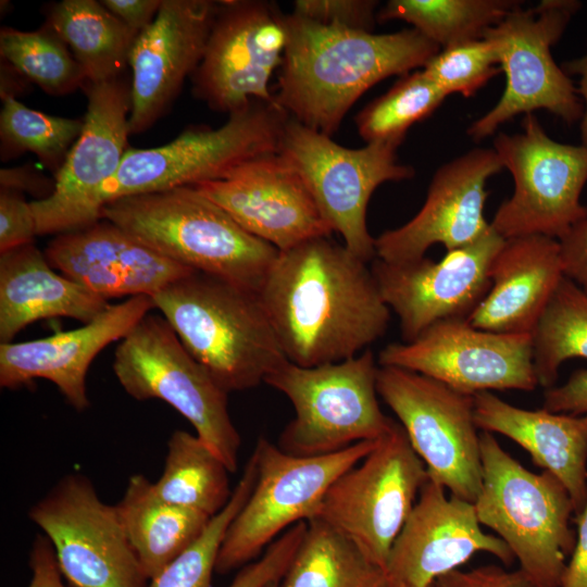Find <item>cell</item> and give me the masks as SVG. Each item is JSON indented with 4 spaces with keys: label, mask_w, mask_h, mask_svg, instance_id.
Returning a JSON list of instances; mask_svg holds the SVG:
<instances>
[{
    "label": "cell",
    "mask_w": 587,
    "mask_h": 587,
    "mask_svg": "<svg viewBox=\"0 0 587 587\" xmlns=\"http://www.w3.org/2000/svg\"><path fill=\"white\" fill-rule=\"evenodd\" d=\"M258 294L284 353L300 366L358 355L390 321L367 263L328 237L279 251Z\"/></svg>",
    "instance_id": "6da1fadb"
},
{
    "label": "cell",
    "mask_w": 587,
    "mask_h": 587,
    "mask_svg": "<svg viewBox=\"0 0 587 587\" xmlns=\"http://www.w3.org/2000/svg\"><path fill=\"white\" fill-rule=\"evenodd\" d=\"M284 21L287 46L275 100L290 117L330 137L367 89L424 67L440 50L413 27L373 34L326 26L292 12Z\"/></svg>",
    "instance_id": "7a4b0ae2"
},
{
    "label": "cell",
    "mask_w": 587,
    "mask_h": 587,
    "mask_svg": "<svg viewBox=\"0 0 587 587\" xmlns=\"http://www.w3.org/2000/svg\"><path fill=\"white\" fill-rule=\"evenodd\" d=\"M151 299L190 354L227 394L264 383L289 361L255 290L193 271Z\"/></svg>",
    "instance_id": "3957f363"
},
{
    "label": "cell",
    "mask_w": 587,
    "mask_h": 587,
    "mask_svg": "<svg viewBox=\"0 0 587 587\" xmlns=\"http://www.w3.org/2000/svg\"><path fill=\"white\" fill-rule=\"evenodd\" d=\"M101 218L177 263L255 291L279 253L193 186L112 200Z\"/></svg>",
    "instance_id": "277c9868"
},
{
    "label": "cell",
    "mask_w": 587,
    "mask_h": 587,
    "mask_svg": "<svg viewBox=\"0 0 587 587\" xmlns=\"http://www.w3.org/2000/svg\"><path fill=\"white\" fill-rule=\"evenodd\" d=\"M288 116L278 104L252 100L217 128L192 127L160 147L128 148L115 175L77 216L74 230L99 221L101 208L112 200L222 179L248 161L277 152Z\"/></svg>",
    "instance_id": "5b68a950"
},
{
    "label": "cell",
    "mask_w": 587,
    "mask_h": 587,
    "mask_svg": "<svg viewBox=\"0 0 587 587\" xmlns=\"http://www.w3.org/2000/svg\"><path fill=\"white\" fill-rule=\"evenodd\" d=\"M480 454L479 523L507 544L536 587H561L576 540L567 489L550 472L528 471L489 432L480 433Z\"/></svg>",
    "instance_id": "8992f818"
},
{
    "label": "cell",
    "mask_w": 587,
    "mask_h": 587,
    "mask_svg": "<svg viewBox=\"0 0 587 587\" xmlns=\"http://www.w3.org/2000/svg\"><path fill=\"white\" fill-rule=\"evenodd\" d=\"M375 355L370 349L334 363L300 366L290 361L264 383L284 394L295 417L278 438V448L295 457H317L382 438L394 419L377 399Z\"/></svg>",
    "instance_id": "52a82bcc"
},
{
    "label": "cell",
    "mask_w": 587,
    "mask_h": 587,
    "mask_svg": "<svg viewBox=\"0 0 587 587\" xmlns=\"http://www.w3.org/2000/svg\"><path fill=\"white\" fill-rule=\"evenodd\" d=\"M113 372L132 398L159 399L174 408L228 471H237L241 437L228 412V394L162 315L148 313L120 341Z\"/></svg>",
    "instance_id": "ba28073f"
},
{
    "label": "cell",
    "mask_w": 587,
    "mask_h": 587,
    "mask_svg": "<svg viewBox=\"0 0 587 587\" xmlns=\"http://www.w3.org/2000/svg\"><path fill=\"white\" fill-rule=\"evenodd\" d=\"M379 439L361 441L326 455L295 457L260 437L252 452L255 484L228 526L215 573L225 575L243 567L283 530L315 517L330 485L361 462Z\"/></svg>",
    "instance_id": "9c48e42d"
},
{
    "label": "cell",
    "mask_w": 587,
    "mask_h": 587,
    "mask_svg": "<svg viewBox=\"0 0 587 587\" xmlns=\"http://www.w3.org/2000/svg\"><path fill=\"white\" fill-rule=\"evenodd\" d=\"M580 5L575 0H542L530 9L520 4L484 33L505 74V88L495 107L470 125L471 138L482 140L501 124L535 110H546L567 124L582 118L577 87L550 51Z\"/></svg>",
    "instance_id": "30bf717a"
},
{
    "label": "cell",
    "mask_w": 587,
    "mask_h": 587,
    "mask_svg": "<svg viewBox=\"0 0 587 587\" xmlns=\"http://www.w3.org/2000/svg\"><path fill=\"white\" fill-rule=\"evenodd\" d=\"M391 142L350 149L330 136L288 116L277 153L301 176L323 217L341 235L346 248L362 261L376 259L375 238L366 226V209L375 189L386 182L410 179L415 171L397 161Z\"/></svg>",
    "instance_id": "8fae6325"
},
{
    "label": "cell",
    "mask_w": 587,
    "mask_h": 587,
    "mask_svg": "<svg viewBox=\"0 0 587 587\" xmlns=\"http://www.w3.org/2000/svg\"><path fill=\"white\" fill-rule=\"evenodd\" d=\"M428 478L403 427L394 421L361 463L330 485L315 517L346 535L385 571L391 547Z\"/></svg>",
    "instance_id": "7c38bea8"
},
{
    "label": "cell",
    "mask_w": 587,
    "mask_h": 587,
    "mask_svg": "<svg viewBox=\"0 0 587 587\" xmlns=\"http://www.w3.org/2000/svg\"><path fill=\"white\" fill-rule=\"evenodd\" d=\"M523 133L498 134L494 150L514 180L512 196L496 211L491 228L504 239L562 237L587 216L580 195L587 183V146L551 139L538 118L525 114Z\"/></svg>",
    "instance_id": "4fadbf2b"
},
{
    "label": "cell",
    "mask_w": 587,
    "mask_h": 587,
    "mask_svg": "<svg viewBox=\"0 0 587 587\" xmlns=\"http://www.w3.org/2000/svg\"><path fill=\"white\" fill-rule=\"evenodd\" d=\"M377 392L398 417L429 478L474 503L483 483L474 396L395 366L378 367Z\"/></svg>",
    "instance_id": "5bb4252c"
},
{
    "label": "cell",
    "mask_w": 587,
    "mask_h": 587,
    "mask_svg": "<svg viewBox=\"0 0 587 587\" xmlns=\"http://www.w3.org/2000/svg\"><path fill=\"white\" fill-rule=\"evenodd\" d=\"M71 587H148L115 504L80 473L61 477L28 511Z\"/></svg>",
    "instance_id": "9a60e30c"
},
{
    "label": "cell",
    "mask_w": 587,
    "mask_h": 587,
    "mask_svg": "<svg viewBox=\"0 0 587 587\" xmlns=\"http://www.w3.org/2000/svg\"><path fill=\"white\" fill-rule=\"evenodd\" d=\"M283 13L262 0L217 1L192 92L217 112L233 113L252 100L275 103L270 79L287 46Z\"/></svg>",
    "instance_id": "2e32d148"
},
{
    "label": "cell",
    "mask_w": 587,
    "mask_h": 587,
    "mask_svg": "<svg viewBox=\"0 0 587 587\" xmlns=\"http://www.w3.org/2000/svg\"><path fill=\"white\" fill-rule=\"evenodd\" d=\"M378 364L423 374L471 396L539 386L532 335L483 330L465 319L439 321L410 342L387 345Z\"/></svg>",
    "instance_id": "e0dca14e"
},
{
    "label": "cell",
    "mask_w": 587,
    "mask_h": 587,
    "mask_svg": "<svg viewBox=\"0 0 587 587\" xmlns=\"http://www.w3.org/2000/svg\"><path fill=\"white\" fill-rule=\"evenodd\" d=\"M504 241L490 228L439 262L427 257L402 263L374 259L371 271L385 303L399 317L403 342L439 321L467 320L490 289V266Z\"/></svg>",
    "instance_id": "ac0fdd59"
},
{
    "label": "cell",
    "mask_w": 587,
    "mask_h": 587,
    "mask_svg": "<svg viewBox=\"0 0 587 587\" xmlns=\"http://www.w3.org/2000/svg\"><path fill=\"white\" fill-rule=\"evenodd\" d=\"M83 129L55 174L52 192L30 202L37 235L72 232L84 207L117 172L127 151L130 83L117 77L85 83Z\"/></svg>",
    "instance_id": "d6986e66"
},
{
    "label": "cell",
    "mask_w": 587,
    "mask_h": 587,
    "mask_svg": "<svg viewBox=\"0 0 587 587\" xmlns=\"http://www.w3.org/2000/svg\"><path fill=\"white\" fill-rule=\"evenodd\" d=\"M445 490L430 478L422 487L391 547L385 587H433L477 552L491 553L507 565L515 560L502 539L483 530L474 503L447 497Z\"/></svg>",
    "instance_id": "ffe728a7"
},
{
    "label": "cell",
    "mask_w": 587,
    "mask_h": 587,
    "mask_svg": "<svg viewBox=\"0 0 587 587\" xmlns=\"http://www.w3.org/2000/svg\"><path fill=\"white\" fill-rule=\"evenodd\" d=\"M503 168L494 149H473L434 174L421 210L402 226L375 238L376 258L402 263L442 245L447 252L465 247L491 228L484 217L486 183Z\"/></svg>",
    "instance_id": "44dd1931"
},
{
    "label": "cell",
    "mask_w": 587,
    "mask_h": 587,
    "mask_svg": "<svg viewBox=\"0 0 587 587\" xmlns=\"http://www.w3.org/2000/svg\"><path fill=\"white\" fill-rule=\"evenodd\" d=\"M193 187L278 251L333 233L301 176L277 152Z\"/></svg>",
    "instance_id": "7402d4cb"
},
{
    "label": "cell",
    "mask_w": 587,
    "mask_h": 587,
    "mask_svg": "<svg viewBox=\"0 0 587 587\" xmlns=\"http://www.w3.org/2000/svg\"><path fill=\"white\" fill-rule=\"evenodd\" d=\"M216 7L212 0H162L154 20L136 36L128 54L130 135L150 128L196 71Z\"/></svg>",
    "instance_id": "603a6c76"
},
{
    "label": "cell",
    "mask_w": 587,
    "mask_h": 587,
    "mask_svg": "<svg viewBox=\"0 0 587 587\" xmlns=\"http://www.w3.org/2000/svg\"><path fill=\"white\" fill-rule=\"evenodd\" d=\"M149 296L109 304L83 326L21 342L0 344V386L16 389L42 378L54 384L77 411L89 407L86 375L100 351L122 340L152 310Z\"/></svg>",
    "instance_id": "cb8c5ba5"
},
{
    "label": "cell",
    "mask_w": 587,
    "mask_h": 587,
    "mask_svg": "<svg viewBox=\"0 0 587 587\" xmlns=\"http://www.w3.org/2000/svg\"><path fill=\"white\" fill-rule=\"evenodd\" d=\"M45 255L53 268L107 300L151 297L193 272L102 218L59 234Z\"/></svg>",
    "instance_id": "d4e9b609"
},
{
    "label": "cell",
    "mask_w": 587,
    "mask_h": 587,
    "mask_svg": "<svg viewBox=\"0 0 587 587\" xmlns=\"http://www.w3.org/2000/svg\"><path fill=\"white\" fill-rule=\"evenodd\" d=\"M563 277L558 239H505L490 266V289L467 321L483 330L532 335Z\"/></svg>",
    "instance_id": "484cf974"
},
{
    "label": "cell",
    "mask_w": 587,
    "mask_h": 587,
    "mask_svg": "<svg viewBox=\"0 0 587 587\" xmlns=\"http://www.w3.org/2000/svg\"><path fill=\"white\" fill-rule=\"evenodd\" d=\"M474 416L478 428L510 438L553 474L567 489L575 517L579 515L587 501V415L525 410L482 391L474 395Z\"/></svg>",
    "instance_id": "4316f807"
},
{
    "label": "cell",
    "mask_w": 587,
    "mask_h": 587,
    "mask_svg": "<svg viewBox=\"0 0 587 587\" xmlns=\"http://www.w3.org/2000/svg\"><path fill=\"white\" fill-rule=\"evenodd\" d=\"M108 305L103 297L57 273L33 242L0 253V344L12 342L40 320L88 323Z\"/></svg>",
    "instance_id": "83f0119b"
},
{
    "label": "cell",
    "mask_w": 587,
    "mask_h": 587,
    "mask_svg": "<svg viewBox=\"0 0 587 587\" xmlns=\"http://www.w3.org/2000/svg\"><path fill=\"white\" fill-rule=\"evenodd\" d=\"M126 536L150 580L191 546L211 517L162 500L145 475H132L115 503Z\"/></svg>",
    "instance_id": "f1b7e54d"
},
{
    "label": "cell",
    "mask_w": 587,
    "mask_h": 587,
    "mask_svg": "<svg viewBox=\"0 0 587 587\" xmlns=\"http://www.w3.org/2000/svg\"><path fill=\"white\" fill-rule=\"evenodd\" d=\"M46 24L68 47L85 83H102L122 76L136 34L101 1L63 0L52 5Z\"/></svg>",
    "instance_id": "f546056e"
},
{
    "label": "cell",
    "mask_w": 587,
    "mask_h": 587,
    "mask_svg": "<svg viewBox=\"0 0 587 587\" xmlns=\"http://www.w3.org/2000/svg\"><path fill=\"white\" fill-rule=\"evenodd\" d=\"M278 587H385V574L351 539L314 517Z\"/></svg>",
    "instance_id": "4dcf8cb0"
},
{
    "label": "cell",
    "mask_w": 587,
    "mask_h": 587,
    "mask_svg": "<svg viewBox=\"0 0 587 587\" xmlns=\"http://www.w3.org/2000/svg\"><path fill=\"white\" fill-rule=\"evenodd\" d=\"M166 447L163 472L153 483L155 494L210 517L220 513L233 494L224 462L199 436L183 429L172 433Z\"/></svg>",
    "instance_id": "1f68e13d"
},
{
    "label": "cell",
    "mask_w": 587,
    "mask_h": 587,
    "mask_svg": "<svg viewBox=\"0 0 587 587\" xmlns=\"http://www.w3.org/2000/svg\"><path fill=\"white\" fill-rule=\"evenodd\" d=\"M521 1L514 0H390L378 21L402 20L440 49L482 39Z\"/></svg>",
    "instance_id": "d6a6232c"
},
{
    "label": "cell",
    "mask_w": 587,
    "mask_h": 587,
    "mask_svg": "<svg viewBox=\"0 0 587 587\" xmlns=\"http://www.w3.org/2000/svg\"><path fill=\"white\" fill-rule=\"evenodd\" d=\"M533 362L538 385L554 386L561 364L587 359V294L563 277L532 333Z\"/></svg>",
    "instance_id": "836d02e7"
},
{
    "label": "cell",
    "mask_w": 587,
    "mask_h": 587,
    "mask_svg": "<svg viewBox=\"0 0 587 587\" xmlns=\"http://www.w3.org/2000/svg\"><path fill=\"white\" fill-rule=\"evenodd\" d=\"M446 98V92L423 70L405 74L355 115L358 133L366 143L400 146L408 129L430 116Z\"/></svg>",
    "instance_id": "e575fe53"
},
{
    "label": "cell",
    "mask_w": 587,
    "mask_h": 587,
    "mask_svg": "<svg viewBox=\"0 0 587 587\" xmlns=\"http://www.w3.org/2000/svg\"><path fill=\"white\" fill-rule=\"evenodd\" d=\"M0 53L21 75L51 95L72 92L86 82L71 50L48 24L34 32L2 28Z\"/></svg>",
    "instance_id": "d590c367"
},
{
    "label": "cell",
    "mask_w": 587,
    "mask_h": 587,
    "mask_svg": "<svg viewBox=\"0 0 587 587\" xmlns=\"http://www.w3.org/2000/svg\"><path fill=\"white\" fill-rule=\"evenodd\" d=\"M1 152L12 157L30 151L57 172L79 137L83 121L36 111L14 96H2Z\"/></svg>",
    "instance_id": "8d00e7d4"
},
{
    "label": "cell",
    "mask_w": 587,
    "mask_h": 587,
    "mask_svg": "<svg viewBox=\"0 0 587 587\" xmlns=\"http://www.w3.org/2000/svg\"><path fill=\"white\" fill-rule=\"evenodd\" d=\"M257 479L251 453L226 507L212 516L200 537L171 561L148 587H212L217 555L229 524L250 496Z\"/></svg>",
    "instance_id": "74e56055"
},
{
    "label": "cell",
    "mask_w": 587,
    "mask_h": 587,
    "mask_svg": "<svg viewBox=\"0 0 587 587\" xmlns=\"http://www.w3.org/2000/svg\"><path fill=\"white\" fill-rule=\"evenodd\" d=\"M423 72L447 96H473L489 79L501 72L492 46L476 39L439 50L423 67Z\"/></svg>",
    "instance_id": "f35d334b"
},
{
    "label": "cell",
    "mask_w": 587,
    "mask_h": 587,
    "mask_svg": "<svg viewBox=\"0 0 587 587\" xmlns=\"http://www.w3.org/2000/svg\"><path fill=\"white\" fill-rule=\"evenodd\" d=\"M307 529V522H299L274 540L265 553L237 573L228 587H264L279 580L286 572Z\"/></svg>",
    "instance_id": "ab89813d"
},
{
    "label": "cell",
    "mask_w": 587,
    "mask_h": 587,
    "mask_svg": "<svg viewBox=\"0 0 587 587\" xmlns=\"http://www.w3.org/2000/svg\"><path fill=\"white\" fill-rule=\"evenodd\" d=\"M377 5L373 0H296L292 13L326 26L372 32Z\"/></svg>",
    "instance_id": "60d3db41"
},
{
    "label": "cell",
    "mask_w": 587,
    "mask_h": 587,
    "mask_svg": "<svg viewBox=\"0 0 587 587\" xmlns=\"http://www.w3.org/2000/svg\"><path fill=\"white\" fill-rule=\"evenodd\" d=\"M37 235L36 220L30 205L15 190L0 191V253L32 243Z\"/></svg>",
    "instance_id": "b9f144b4"
},
{
    "label": "cell",
    "mask_w": 587,
    "mask_h": 587,
    "mask_svg": "<svg viewBox=\"0 0 587 587\" xmlns=\"http://www.w3.org/2000/svg\"><path fill=\"white\" fill-rule=\"evenodd\" d=\"M435 587H536L521 570L483 565L470 571L454 570L436 579Z\"/></svg>",
    "instance_id": "7bdbcfd3"
},
{
    "label": "cell",
    "mask_w": 587,
    "mask_h": 587,
    "mask_svg": "<svg viewBox=\"0 0 587 587\" xmlns=\"http://www.w3.org/2000/svg\"><path fill=\"white\" fill-rule=\"evenodd\" d=\"M565 277L587 294V216L558 239Z\"/></svg>",
    "instance_id": "ee69618b"
},
{
    "label": "cell",
    "mask_w": 587,
    "mask_h": 587,
    "mask_svg": "<svg viewBox=\"0 0 587 587\" xmlns=\"http://www.w3.org/2000/svg\"><path fill=\"white\" fill-rule=\"evenodd\" d=\"M542 408L555 413L587 415V369L573 372L563 385L546 389Z\"/></svg>",
    "instance_id": "f6af8a7d"
},
{
    "label": "cell",
    "mask_w": 587,
    "mask_h": 587,
    "mask_svg": "<svg viewBox=\"0 0 587 587\" xmlns=\"http://www.w3.org/2000/svg\"><path fill=\"white\" fill-rule=\"evenodd\" d=\"M28 565L32 576L27 587H65L54 549L43 534L32 544Z\"/></svg>",
    "instance_id": "bcb514c9"
},
{
    "label": "cell",
    "mask_w": 587,
    "mask_h": 587,
    "mask_svg": "<svg viewBox=\"0 0 587 587\" xmlns=\"http://www.w3.org/2000/svg\"><path fill=\"white\" fill-rule=\"evenodd\" d=\"M101 3L138 35L154 20L162 0H103Z\"/></svg>",
    "instance_id": "7dc6e473"
},
{
    "label": "cell",
    "mask_w": 587,
    "mask_h": 587,
    "mask_svg": "<svg viewBox=\"0 0 587 587\" xmlns=\"http://www.w3.org/2000/svg\"><path fill=\"white\" fill-rule=\"evenodd\" d=\"M575 521L577 524L575 546L566 564L561 587H587V501Z\"/></svg>",
    "instance_id": "c3c4849f"
},
{
    "label": "cell",
    "mask_w": 587,
    "mask_h": 587,
    "mask_svg": "<svg viewBox=\"0 0 587 587\" xmlns=\"http://www.w3.org/2000/svg\"><path fill=\"white\" fill-rule=\"evenodd\" d=\"M562 68L567 75L575 74L579 77L577 90L584 107L580 118V139L582 143L587 146V53L566 62Z\"/></svg>",
    "instance_id": "681fc988"
},
{
    "label": "cell",
    "mask_w": 587,
    "mask_h": 587,
    "mask_svg": "<svg viewBox=\"0 0 587 587\" xmlns=\"http://www.w3.org/2000/svg\"><path fill=\"white\" fill-rule=\"evenodd\" d=\"M278 582H279V580L271 582V583H268L267 585H265L264 587H278Z\"/></svg>",
    "instance_id": "f907efd6"
},
{
    "label": "cell",
    "mask_w": 587,
    "mask_h": 587,
    "mask_svg": "<svg viewBox=\"0 0 587 587\" xmlns=\"http://www.w3.org/2000/svg\"><path fill=\"white\" fill-rule=\"evenodd\" d=\"M433 587H435V586H433Z\"/></svg>",
    "instance_id": "816d5d0a"
}]
</instances>
